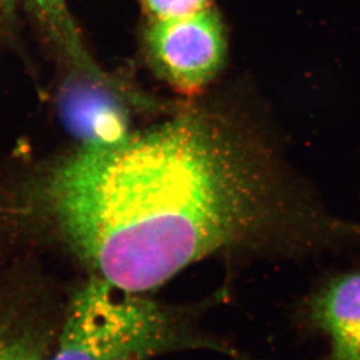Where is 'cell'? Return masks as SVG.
<instances>
[{
    "instance_id": "cell-1",
    "label": "cell",
    "mask_w": 360,
    "mask_h": 360,
    "mask_svg": "<svg viewBox=\"0 0 360 360\" xmlns=\"http://www.w3.org/2000/svg\"><path fill=\"white\" fill-rule=\"evenodd\" d=\"M0 236L56 243L87 275L149 294L215 254L308 253L352 226L291 195L236 122L194 109L0 178Z\"/></svg>"
},
{
    "instance_id": "cell-6",
    "label": "cell",
    "mask_w": 360,
    "mask_h": 360,
    "mask_svg": "<svg viewBox=\"0 0 360 360\" xmlns=\"http://www.w3.org/2000/svg\"><path fill=\"white\" fill-rule=\"evenodd\" d=\"M309 319L330 340L329 360H360V271L330 281L309 302Z\"/></svg>"
},
{
    "instance_id": "cell-4",
    "label": "cell",
    "mask_w": 360,
    "mask_h": 360,
    "mask_svg": "<svg viewBox=\"0 0 360 360\" xmlns=\"http://www.w3.org/2000/svg\"><path fill=\"white\" fill-rule=\"evenodd\" d=\"M65 303L31 268L0 273V360H46L56 345Z\"/></svg>"
},
{
    "instance_id": "cell-5",
    "label": "cell",
    "mask_w": 360,
    "mask_h": 360,
    "mask_svg": "<svg viewBox=\"0 0 360 360\" xmlns=\"http://www.w3.org/2000/svg\"><path fill=\"white\" fill-rule=\"evenodd\" d=\"M127 101L149 107L146 97L125 84L70 70L59 91L61 117L79 146L107 148L131 136Z\"/></svg>"
},
{
    "instance_id": "cell-3",
    "label": "cell",
    "mask_w": 360,
    "mask_h": 360,
    "mask_svg": "<svg viewBox=\"0 0 360 360\" xmlns=\"http://www.w3.org/2000/svg\"><path fill=\"white\" fill-rule=\"evenodd\" d=\"M144 42L155 72L186 95L207 87L225 63V30L211 7L187 17L150 21Z\"/></svg>"
},
{
    "instance_id": "cell-8",
    "label": "cell",
    "mask_w": 360,
    "mask_h": 360,
    "mask_svg": "<svg viewBox=\"0 0 360 360\" xmlns=\"http://www.w3.org/2000/svg\"><path fill=\"white\" fill-rule=\"evenodd\" d=\"M151 20L187 17L210 7L211 0H142Z\"/></svg>"
},
{
    "instance_id": "cell-2",
    "label": "cell",
    "mask_w": 360,
    "mask_h": 360,
    "mask_svg": "<svg viewBox=\"0 0 360 360\" xmlns=\"http://www.w3.org/2000/svg\"><path fill=\"white\" fill-rule=\"evenodd\" d=\"M199 304H170L87 275L65 302L56 345L46 360H153L211 351L255 360L199 328Z\"/></svg>"
},
{
    "instance_id": "cell-9",
    "label": "cell",
    "mask_w": 360,
    "mask_h": 360,
    "mask_svg": "<svg viewBox=\"0 0 360 360\" xmlns=\"http://www.w3.org/2000/svg\"><path fill=\"white\" fill-rule=\"evenodd\" d=\"M17 0H0V37L6 34L15 24Z\"/></svg>"
},
{
    "instance_id": "cell-7",
    "label": "cell",
    "mask_w": 360,
    "mask_h": 360,
    "mask_svg": "<svg viewBox=\"0 0 360 360\" xmlns=\"http://www.w3.org/2000/svg\"><path fill=\"white\" fill-rule=\"evenodd\" d=\"M21 3L31 13L46 39L59 53L60 58L68 65V70L109 82L117 81L101 70L88 53L67 0H21Z\"/></svg>"
}]
</instances>
